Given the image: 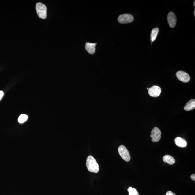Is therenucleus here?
Instances as JSON below:
<instances>
[{"instance_id": "6e6552de", "label": "nucleus", "mask_w": 195, "mask_h": 195, "mask_svg": "<svg viewBox=\"0 0 195 195\" xmlns=\"http://www.w3.org/2000/svg\"><path fill=\"white\" fill-rule=\"evenodd\" d=\"M167 20L170 27L173 28L175 27L177 22L176 16L173 12H170L168 13Z\"/></svg>"}, {"instance_id": "f3484780", "label": "nucleus", "mask_w": 195, "mask_h": 195, "mask_svg": "<svg viewBox=\"0 0 195 195\" xmlns=\"http://www.w3.org/2000/svg\"><path fill=\"white\" fill-rule=\"evenodd\" d=\"M166 195H176L174 193L171 191H168L167 192Z\"/></svg>"}, {"instance_id": "f8f14e48", "label": "nucleus", "mask_w": 195, "mask_h": 195, "mask_svg": "<svg viewBox=\"0 0 195 195\" xmlns=\"http://www.w3.org/2000/svg\"><path fill=\"white\" fill-rule=\"evenodd\" d=\"M163 160L164 162L170 165L174 164L175 163V160L171 156L166 155L163 158Z\"/></svg>"}, {"instance_id": "4468645a", "label": "nucleus", "mask_w": 195, "mask_h": 195, "mask_svg": "<svg viewBox=\"0 0 195 195\" xmlns=\"http://www.w3.org/2000/svg\"><path fill=\"white\" fill-rule=\"evenodd\" d=\"M28 117L27 115L25 114H22L19 116L18 118V122L22 124L24 123L27 121Z\"/></svg>"}, {"instance_id": "6ab92c4d", "label": "nucleus", "mask_w": 195, "mask_h": 195, "mask_svg": "<svg viewBox=\"0 0 195 195\" xmlns=\"http://www.w3.org/2000/svg\"><path fill=\"white\" fill-rule=\"evenodd\" d=\"M193 5H194V6L195 7V1H194V2Z\"/></svg>"}, {"instance_id": "9b49d317", "label": "nucleus", "mask_w": 195, "mask_h": 195, "mask_svg": "<svg viewBox=\"0 0 195 195\" xmlns=\"http://www.w3.org/2000/svg\"><path fill=\"white\" fill-rule=\"evenodd\" d=\"M195 100L193 99L189 100L185 105L184 107V110L186 111H189L195 109Z\"/></svg>"}, {"instance_id": "7ed1b4c3", "label": "nucleus", "mask_w": 195, "mask_h": 195, "mask_svg": "<svg viewBox=\"0 0 195 195\" xmlns=\"http://www.w3.org/2000/svg\"><path fill=\"white\" fill-rule=\"evenodd\" d=\"M118 152L124 160L126 162H129L130 160V156L127 148L123 145H121L118 148Z\"/></svg>"}, {"instance_id": "412c9836", "label": "nucleus", "mask_w": 195, "mask_h": 195, "mask_svg": "<svg viewBox=\"0 0 195 195\" xmlns=\"http://www.w3.org/2000/svg\"><path fill=\"white\" fill-rule=\"evenodd\" d=\"M147 89H148V90L149 89V88H147Z\"/></svg>"}, {"instance_id": "9d476101", "label": "nucleus", "mask_w": 195, "mask_h": 195, "mask_svg": "<svg viewBox=\"0 0 195 195\" xmlns=\"http://www.w3.org/2000/svg\"><path fill=\"white\" fill-rule=\"evenodd\" d=\"M176 145L179 147H186L187 145V142L184 138L180 137H177L174 140Z\"/></svg>"}, {"instance_id": "1a4fd4ad", "label": "nucleus", "mask_w": 195, "mask_h": 195, "mask_svg": "<svg viewBox=\"0 0 195 195\" xmlns=\"http://www.w3.org/2000/svg\"><path fill=\"white\" fill-rule=\"evenodd\" d=\"M96 44V43H86L85 45L86 51L91 55H93L95 53V47Z\"/></svg>"}, {"instance_id": "aec40b11", "label": "nucleus", "mask_w": 195, "mask_h": 195, "mask_svg": "<svg viewBox=\"0 0 195 195\" xmlns=\"http://www.w3.org/2000/svg\"><path fill=\"white\" fill-rule=\"evenodd\" d=\"M194 17H195V10L194 11Z\"/></svg>"}, {"instance_id": "f257e3e1", "label": "nucleus", "mask_w": 195, "mask_h": 195, "mask_svg": "<svg viewBox=\"0 0 195 195\" xmlns=\"http://www.w3.org/2000/svg\"><path fill=\"white\" fill-rule=\"evenodd\" d=\"M86 165L88 171L90 172L97 173L99 172V165L92 156H89L86 159Z\"/></svg>"}, {"instance_id": "423d86ee", "label": "nucleus", "mask_w": 195, "mask_h": 195, "mask_svg": "<svg viewBox=\"0 0 195 195\" xmlns=\"http://www.w3.org/2000/svg\"><path fill=\"white\" fill-rule=\"evenodd\" d=\"M176 76L179 80L184 83L188 82L190 79V76L184 71H180L177 72Z\"/></svg>"}, {"instance_id": "a211bd4d", "label": "nucleus", "mask_w": 195, "mask_h": 195, "mask_svg": "<svg viewBox=\"0 0 195 195\" xmlns=\"http://www.w3.org/2000/svg\"><path fill=\"white\" fill-rule=\"evenodd\" d=\"M191 178L193 180L195 181V174H193L190 176Z\"/></svg>"}, {"instance_id": "ddd939ff", "label": "nucleus", "mask_w": 195, "mask_h": 195, "mask_svg": "<svg viewBox=\"0 0 195 195\" xmlns=\"http://www.w3.org/2000/svg\"><path fill=\"white\" fill-rule=\"evenodd\" d=\"M159 32V29L158 28H155L152 30L150 35L151 41L152 43L156 39Z\"/></svg>"}, {"instance_id": "f03ea898", "label": "nucleus", "mask_w": 195, "mask_h": 195, "mask_svg": "<svg viewBox=\"0 0 195 195\" xmlns=\"http://www.w3.org/2000/svg\"><path fill=\"white\" fill-rule=\"evenodd\" d=\"M36 12L39 17L42 19H45L47 17V8L44 4L39 3L36 4Z\"/></svg>"}, {"instance_id": "39448f33", "label": "nucleus", "mask_w": 195, "mask_h": 195, "mask_svg": "<svg viewBox=\"0 0 195 195\" xmlns=\"http://www.w3.org/2000/svg\"><path fill=\"white\" fill-rule=\"evenodd\" d=\"M161 132L159 129L156 127H154L153 129L150 134L152 141L153 142L159 141L161 137Z\"/></svg>"}, {"instance_id": "20e7f679", "label": "nucleus", "mask_w": 195, "mask_h": 195, "mask_svg": "<svg viewBox=\"0 0 195 195\" xmlns=\"http://www.w3.org/2000/svg\"><path fill=\"white\" fill-rule=\"evenodd\" d=\"M134 20V18L132 15L128 14H124L120 15L118 18V21L121 24H127L131 23Z\"/></svg>"}, {"instance_id": "dca6fc26", "label": "nucleus", "mask_w": 195, "mask_h": 195, "mask_svg": "<svg viewBox=\"0 0 195 195\" xmlns=\"http://www.w3.org/2000/svg\"><path fill=\"white\" fill-rule=\"evenodd\" d=\"M4 94V92L2 91H0V101L2 99Z\"/></svg>"}, {"instance_id": "0eeeda50", "label": "nucleus", "mask_w": 195, "mask_h": 195, "mask_svg": "<svg viewBox=\"0 0 195 195\" xmlns=\"http://www.w3.org/2000/svg\"><path fill=\"white\" fill-rule=\"evenodd\" d=\"M148 94L150 96L153 97H157L161 93V89L158 86H153L148 89Z\"/></svg>"}, {"instance_id": "2eb2a0df", "label": "nucleus", "mask_w": 195, "mask_h": 195, "mask_svg": "<svg viewBox=\"0 0 195 195\" xmlns=\"http://www.w3.org/2000/svg\"><path fill=\"white\" fill-rule=\"evenodd\" d=\"M128 191L129 193V195H139L138 192L137 191L136 189L130 187L128 189Z\"/></svg>"}]
</instances>
